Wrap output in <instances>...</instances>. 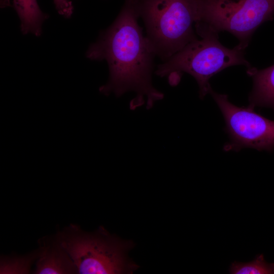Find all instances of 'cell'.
I'll return each instance as SVG.
<instances>
[{"label":"cell","instance_id":"1","mask_svg":"<svg viewBox=\"0 0 274 274\" xmlns=\"http://www.w3.org/2000/svg\"><path fill=\"white\" fill-rule=\"evenodd\" d=\"M136 0H125L113 24L89 48L87 57L95 60H105L109 69L107 83L99 88L101 93L117 96L128 91L136 96L130 104L133 110L142 106L152 107L163 94L152 83L154 59L156 56L142 28Z\"/></svg>","mask_w":274,"mask_h":274},{"label":"cell","instance_id":"2","mask_svg":"<svg viewBox=\"0 0 274 274\" xmlns=\"http://www.w3.org/2000/svg\"><path fill=\"white\" fill-rule=\"evenodd\" d=\"M201 39L189 43L178 52L159 64L155 74L167 78L172 86L177 85L184 73L191 75L199 87V96L203 99L211 88L210 78L224 69L236 65L248 68L251 64L245 57V50L237 45L232 49L223 46L218 33L201 31Z\"/></svg>","mask_w":274,"mask_h":274},{"label":"cell","instance_id":"3","mask_svg":"<svg viewBox=\"0 0 274 274\" xmlns=\"http://www.w3.org/2000/svg\"><path fill=\"white\" fill-rule=\"evenodd\" d=\"M57 235L78 273H132L139 267L127 256L134 243L112 235L102 227L87 232L71 224Z\"/></svg>","mask_w":274,"mask_h":274},{"label":"cell","instance_id":"4","mask_svg":"<svg viewBox=\"0 0 274 274\" xmlns=\"http://www.w3.org/2000/svg\"><path fill=\"white\" fill-rule=\"evenodd\" d=\"M146 37L156 56L165 61L197 39L193 28L197 0H136Z\"/></svg>","mask_w":274,"mask_h":274},{"label":"cell","instance_id":"5","mask_svg":"<svg viewBox=\"0 0 274 274\" xmlns=\"http://www.w3.org/2000/svg\"><path fill=\"white\" fill-rule=\"evenodd\" d=\"M273 15L274 0H197L195 30L228 31L245 50L257 28Z\"/></svg>","mask_w":274,"mask_h":274},{"label":"cell","instance_id":"6","mask_svg":"<svg viewBox=\"0 0 274 274\" xmlns=\"http://www.w3.org/2000/svg\"><path fill=\"white\" fill-rule=\"evenodd\" d=\"M210 94L223 116L229 141L225 151L238 152L244 148L271 152L274 150V121L249 107H238L230 102L228 95L218 93L211 87Z\"/></svg>","mask_w":274,"mask_h":274},{"label":"cell","instance_id":"7","mask_svg":"<svg viewBox=\"0 0 274 274\" xmlns=\"http://www.w3.org/2000/svg\"><path fill=\"white\" fill-rule=\"evenodd\" d=\"M40 254L36 261L35 274L77 273L73 260L61 245L57 234L39 240Z\"/></svg>","mask_w":274,"mask_h":274},{"label":"cell","instance_id":"8","mask_svg":"<svg viewBox=\"0 0 274 274\" xmlns=\"http://www.w3.org/2000/svg\"><path fill=\"white\" fill-rule=\"evenodd\" d=\"M247 74L252 77L253 88L249 96V106L269 108L274 111V64L258 70L250 67Z\"/></svg>","mask_w":274,"mask_h":274},{"label":"cell","instance_id":"9","mask_svg":"<svg viewBox=\"0 0 274 274\" xmlns=\"http://www.w3.org/2000/svg\"><path fill=\"white\" fill-rule=\"evenodd\" d=\"M13 2L21 21L22 31L39 36L47 15L41 11L37 0H13Z\"/></svg>","mask_w":274,"mask_h":274},{"label":"cell","instance_id":"10","mask_svg":"<svg viewBox=\"0 0 274 274\" xmlns=\"http://www.w3.org/2000/svg\"><path fill=\"white\" fill-rule=\"evenodd\" d=\"M40 254L38 249L26 255L1 258V273H29L32 264Z\"/></svg>","mask_w":274,"mask_h":274},{"label":"cell","instance_id":"11","mask_svg":"<svg viewBox=\"0 0 274 274\" xmlns=\"http://www.w3.org/2000/svg\"><path fill=\"white\" fill-rule=\"evenodd\" d=\"M229 272L231 274H274V263H267L264 255L260 254L250 262H233L230 266Z\"/></svg>","mask_w":274,"mask_h":274},{"label":"cell","instance_id":"12","mask_svg":"<svg viewBox=\"0 0 274 274\" xmlns=\"http://www.w3.org/2000/svg\"><path fill=\"white\" fill-rule=\"evenodd\" d=\"M58 13L65 17H70L73 11V7L69 0H54Z\"/></svg>","mask_w":274,"mask_h":274}]
</instances>
